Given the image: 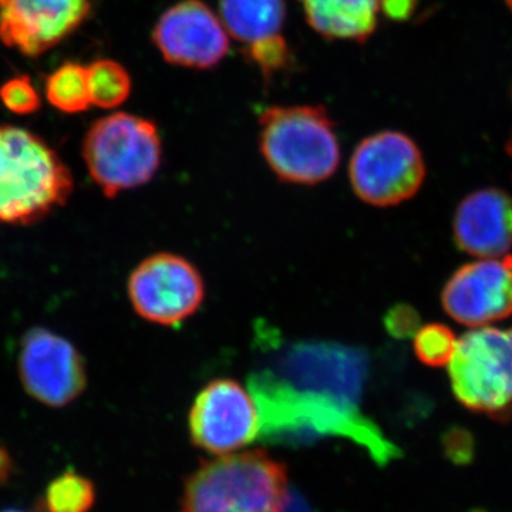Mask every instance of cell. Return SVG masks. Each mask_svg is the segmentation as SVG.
I'll return each mask as SVG.
<instances>
[{"label":"cell","instance_id":"14","mask_svg":"<svg viewBox=\"0 0 512 512\" xmlns=\"http://www.w3.org/2000/svg\"><path fill=\"white\" fill-rule=\"evenodd\" d=\"M457 247L468 255L500 258L512 248V197L498 188H484L458 205L454 218Z\"/></svg>","mask_w":512,"mask_h":512},{"label":"cell","instance_id":"18","mask_svg":"<svg viewBox=\"0 0 512 512\" xmlns=\"http://www.w3.org/2000/svg\"><path fill=\"white\" fill-rule=\"evenodd\" d=\"M94 503L96 488L92 481L67 470L47 485L39 508L40 512H90Z\"/></svg>","mask_w":512,"mask_h":512},{"label":"cell","instance_id":"7","mask_svg":"<svg viewBox=\"0 0 512 512\" xmlns=\"http://www.w3.org/2000/svg\"><path fill=\"white\" fill-rule=\"evenodd\" d=\"M426 165L416 143L399 131L365 138L350 158L349 180L357 197L373 207H393L417 194Z\"/></svg>","mask_w":512,"mask_h":512},{"label":"cell","instance_id":"13","mask_svg":"<svg viewBox=\"0 0 512 512\" xmlns=\"http://www.w3.org/2000/svg\"><path fill=\"white\" fill-rule=\"evenodd\" d=\"M89 0H0V40L36 57L72 35L89 15Z\"/></svg>","mask_w":512,"mask_h":512},{"label":"cell","instance_id":"21","mask_svg":"<svg viewBox=\"0 0 512 512\" xmlns=\"http://www.w3.org/2000/svg\"><path fill=\"white\" fill-rule=\"evenodd\" d=\"M0 101L13 114L29 116L42 106L39 93L28 76H16L0 87Z\"/></svg>","mask_w":512,"mask_h":512},{"label":"cell","instance_id":"12","mask_svg":"<svg viewBox=\"0 0 512 512\" xmlns=\"http://www.w3.org/2000/svg\"><path fill=\"white\" fill-rule=\"evenodd\" d=\"M444 311L461 325L485 326L512 315V255L461 266L441 295Z\"/></svg>","mask_w":512,"mask_h":512},{"label":"cell","instance_id":"10","mask_svg":"<svg viewBox=\"0 0 512 512\" xmlns=\"http://www.w3.org/2000/svg\"><path fill=\"white\" fill-rule=\"evenodd\" d=\"M19 376L26 392L49 407H64L86 389L84 360L72 342L49 329L29 330L19 353Z\"/></svg>","mask_w":512,"mask_h":512},{"label":"cell","instance_id":"23","mask_svg":"<svg viewBox=\"0 0 512 512\" xmlns=\"http://www.w3.org/2000/svg\"><path fill=\"white\" fill-rule=\"evenodd\" d=\"M384 325H386L387 332L394 338H414L421 328L420 315L412 306L397 305L387 312Z\"/></svg>","mask_w":512,"mask_h":512},{"label":"cell","instance_id":"29","mask_svg":"<svg viewBox=\"0 0 512 512\" xmlns=\"http://www.w3.org/2000/svg\"><path fill=\"white\" fill-rule=\"evenodd\" d=\"M505 2L508 3V6H510L511 10H512V0H505Z\"/></svg>","mask_w":512,"mask_h":512},{"label":"cell","instance_id":"1","mask_svg":"<svg viewBox=\"0 0 512 512\" xmlns=\"http://www.w3.org/2000/svg\"><path fill=\"white\" fill-rule=\"evenodd\" d=\"M256 389L261 437L272 443H308L323 436L355 441L380 467L400 457L396 444L359 412L335 397H308L281 389Z\"/></svg>","mask_w":512,"mask_h":512},{"label":"cell","instance_id":"25","mask_svg":"<svg viewBox=\"0 0 512 512\" xmlns=\"http://www.w3.org/2000/svg\"><path fill=\"white\" fill-rule=\"evenodd\" d=\"M417 0H380V12L394 22H406L416 9Z\"/></svg>","mask_w":512,"mask_h":512},{"label":"cell","instance_id":"27","mask_svg":"<svg viewBox=\"0 0 512 512\" xmlns=\"http://www.w3.org/2000/svg\"><path fill=\"white\" fill-rule=\"evenodd\" d=\"M10 474H12V458L5 448L0 447V483L9 480Z\"/></svg>","mask_w":512,"mask_h":512},{"label":"cell","instance_id":"5","mask_svg":"<svg viewBox=\"0 0 512 512\" xmlns=\"http://www.w3.org/2000/svg\"><path fill=\"white\" fill-rule=\"evenodd\" d=\"M83 158L106 197L150 183L163 161L156 124L128 113L110 114L92 124L83 140Z\"/></svg>","mask_w":512,"mask_h":512},{"label":"cell","instance_id":"3","mask_svg":"<svg viewBox=\"0 0 512 512\" xmlns=\"http://www.w3.org/2000/svg\"><path fill=\"white\" fill-rule=\"evenodd\" d=\"M259 127L262 157L284 183L316 185L338 171L340 144L323 107H269Z\"/></svg>","mask_w":512,"mask_h":512},{"label":"cell","instance_id":"26","mask_svg":"<svg viewBox=\"0 0 512 512\" xmlns=\"http://www.w3.org/2000/svg\"><path fill=\"white\" fill-rule=\"evenodd\" d=\"M282 512H312L311 508H309L308 503H306L305 498L302 497L298 491L289 490L288 498H286V503L284 507V511Z\"/></svg>","mask_w":512,"mask_h":512},{"label":"cell","instance_id":"28","mask_svg":"<svg viewBox=\"0 0 512 512\" xmlns=\"http://www.w3.org/2000/svg\"><path fill=\"white\" fill-rule=\"evenodd\" d=\"M2 512H25V511H20V510H5V511H2Z\"/></svg>","mask_w":512,"mask_h":512},{"label":"cell","instance_id":"17","mask_svg":"<svg viewBox=\"0 0 512 512\" xmlns=\"http://www.w3.org/2000/svg\"><path fill=\"white\" fill-rule=\"evenodd\" d=\"M46 97L55 109L66 114L82 113L92 104L87 67L67 62L46 80Z\"/></svg>","mask_w":512,"mask_h":512},{"label":"cell","instance_id":"11","mask_svg":"<svg viewBox=\"0 0 512 512\" xmlns=\"http://www.w3.org/2000/svg\"><path fill=\"white\" fill-rule=\"evenodd\" d=\"M153 42L168 63L188 69H211L229 52L224 23L200 0L165 10L153 30Z\"/></svg>","mask_w":512,"mask_h":512},{"label":"cell","instance_id":"19","mask_svg":"<svg viewBox=\"0 0 512 512\" xmlns=\"http://www.w3.org/2000/svg\"><path fill=\"white\" fill-rule=\"evenodd\" d=\"M90 99L100 109H114L128 99L131 77L120 63L114 60H97L87 67Z\"/></svg>","mask_w":512,"mask_h":512},{"label":"cell","instance_id":"2","mask_svg":"<svg viewBox=\"0 0 512 512\" xmlns=\"http://www.w3.org/2000/svg\"><path fill=\"white\" fill-rule=\"evenodd\" d=\"M73 191L72 171L45 140L0 126V224H35L66 205Z\"/></svg>","mask_w":512,"mask_h":512},{"label":"cell","instance_id":"4","mask_svg":"<svg viewBox=\"0 0 512 512\" xmlns=\"http://www.w3.org/2000/svg\"><path fill=\"white\" fill-rule=\"evenodd\" d=\"M286 467L264 450L202 464L185 483L180 512H282Z\"/></svg>","mask_w":512,"mask_h":512},{"label":"cell","instance_id":"16","mask_svg":"<svg viewBox=\"0 0 512 512\" xmlns=\"http://www.w3.org/2000/svg\"><path fill=\"white\" fill-rule=\"evenodd\" d=\"M221 22L244 45L279 35L286 18L285 0H220Z\"/></svg>","mask_w":512,"mask_h":512},{"label":"cell","instance_id":"15","mask_svg":"<svg viewBox=\"0 0 512 512\" xmlns=\"http://www.w3.org/2000/svg\"><path fill=\"white\" fill-rule=\"evenodd\" d=\"M312 29L328 39L366 42L377 26L380 0H299Z\"/></svg>","mask_w":512,"mask_h":512},{"label":"cell","instance_id":"24","mask_svg":"<svg viewBox=\"0 0 512 512\" xmlns=\"http://www.w3.org/2000/svg\"><path fill=\"white\" fill-rule=\"evenodd\" d=\"M446 450L448 456L453 457L456 463H466L468 458L473 456V441L470 434L464 430L450 431L446 436Z\"/></svg>","mask_w":512,"mask_h":512},{"label":"cell","instance_id":"22","mask_svg":"<svg viewBox=\"0 0 512 512\" xmlns=\"http://www.w3.org/2000/svg\"><path fill=\"white\" fill-rule=\"evenodd\" d=\"M247 55L251 57L252 62L258 64L265 77L281 72L291 60L288 43L281 35L271 36L248 46Z\"/></svg>","mask_w":512,"mask_h":512},{"label":"cell","instance_id":"8","mask_svg":"<svg viewBox=\"0 0 512 512\" xmlns=\"http://www.w3.org/2000/svg\"><path fill=\"white\" fill-rule=\"evenodd\" d=\"M128 299L137 315L161 326H177L197 313L205 282L184 256L158 252L141 261L127 281Z\"/></svg>","mask_w":512,"mask_h":512},{"label":"cell","instance_id":"20","mask_svg":"<svg viewBox=\"0 0 512 512\" xmlns=\"http://www.w3.org/2000/svg\"><path fill=\"white\" fill-rule=\"evenodd\" d=\"M457 340L453 330L447 326L431 323L414 335V352L423 365L448 366L456 352Z\"/></svg>","mask_w":512,"mask_h":512},{"label":"cell","instance_id":"6","mask_svg":"<svg viewBox=\"0 0 512 512\" xmlns=\"http://www.w3.org/2000/svg\"><path fill=\"white\" fill-rule=\"evenodd\" d=\"M451 389L471 412L512 419V328L471 330L448 363Z\"/></svg>","mask_w":512,"mask_h":512},{"label":"cell","instance_id":"9","mask_svg":"<svg viewBox=\"0 0 512 512\" xmlns=\"http://www.w3.org/2000/svg\"><path fill=\"white\" fill-rule=\"evenodd\" d=\"M188 426L192 443L211 454H227L252 443L261 417L251 393L234 379H215L195 397Z\"/></svg>","mask_w":512,"mask_h":512}]
</instances>
